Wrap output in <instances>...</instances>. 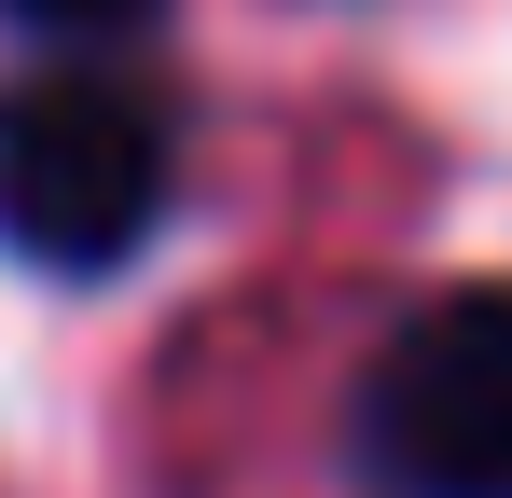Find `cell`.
<instances>
[{
    "mask_svg": "<svg viewBox=\"0 0 512 498\" xmlns=\"http://www.w3.org/2000/svg\"><path fill=\"white\" fill-rule=\"evenodd\" d=\"M167 222V125L97 70H28L0 83V249L111 277L125 249Z\"/></svg>",
    "mask_w": 512,
    "mask_h": 498,
    "instance_id": "1",
    "label": "cell"
},
{
    "mask_svg": "<svg viewBox=\"0 0 512 498\" xmlns=\"http://www.w3.org/2000/svg\"><path fill=\"white\" fill-rule=\"evenodd\" d=\"M360 471L388 498H512V291H443L374 346Z\"/></svg>",
    "mask_w": 512,
    "mask_h": 498,
    "instance_id": "2",
    "label": "cell"
},
{
    "mask_svg": "<svg viewBox=\"0 0 512 498\" xmlns=\"http://www.w3.org/2000/svg\"><path fill=\"white\" fill-rule=\"evenodd\" d=\"M28 28H56V42H111V28H139L153 0H14Z\"/></svg>",
    "mask_w": 512,
    "mask_h": 498,
    "instance_id": "3",
    "label": "cell"
}]
</instances>
